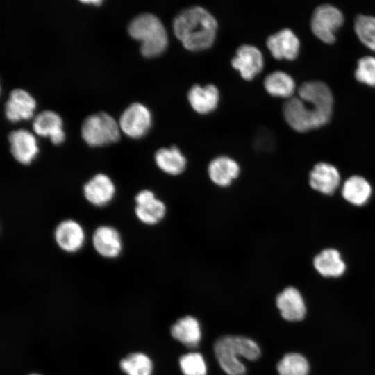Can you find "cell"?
I'll return each instance as SVG.
<instances>
[{
	"mask_svg": "<svg viewBox=\"0 0 375 375\" xmlns=\"http://www.w3.org/2000/svg\"><path fill=\"white\" fill-rule=\"evenodd\" d=\"M333 97L329 87L319 81H309L298 89V97L283 106L288 124L298 132H306L327 124L332 115Z\"/></svg>",
	"mask_w": 375,
	"mask_h": 375,
	"instance_id": "cell-1",
	"label": "cell"
},
{
	"mask_svg": "<svg viewBox=\"0 0 375 375\" xmlns=\"http://www.w3.org/2000/svg\"><path fill=\"white\" fill-rule=\"evenodd\" d=\"M174 32L183 45L190 51H200L214 42L217 22L204 8L193 6L181 10L173 22Z\"/></svg>",
	"mask_w": 375,
	"mask_h": 375,
	"instance_id": "cell-2",
	"label": "cell"
},
{
	"mask_svg": "<svg viewBox=\"0 0 375 375\" xmlns=\"http://www.w3.org/2000/svg\"><path fill=\"white\" fill-rule=\"evenodd\" d=\"M128 31L133 38L140 41V51L144 57H156L167 49L168 37L166 29L160 19L151 13L136 16L130 22Z\"/></svg>",
	"mask_w": 375,
	"mask_h": 375,
	"instance_id": "cell-3",
	"label": "cell"
},
{
	"mask_svg": "<svg viewBox=\"0 0 375 375\" xmlns=\"http://www.w3.org/2000/svg\"><path fill=\"white\" fill-rule=\"evenodd\" d=\"M119 124L109 114L100 112L88 116L81 126V135L91 147H101L119 140Z\"/></svg>",
	"mask_w": 375,
	"mask_h": 375,
	"instance_id": "cell-4",
	"label": "cell"
},
{
	"mask_svg": "<svg viewBox=\"0 0 375 375\" xmlns=\"http://www.w3.org/2000/svg\"><path fill=\"white\" fill-rule=\"evenodd\" d=\"M342 12L331 4L317 6L311 17L310 27L314 35L327 44L335 42V32L343 24Z\"/></svg>",
	"mask_w": 375,
	"mask_h": 375,
	"instance_id": "cell-5",
	"label": "cell"
},
{
	"mask_svg": "<svg viewBox=\"0 0 375 375\" xmlns=\"http://www.w3.org/2000/svg\"><path fill=\"white\" fill-rule=\"evenodd\" d=\"M215 357L222 369L228 375H244L246 367L240 356L235 335H226L217 338L213 345Z\"/></svg>",
	"mask_w": 375,
	"mask_h": 375,
	"instance_id": "cell-6",
	"label": "cell"
},
{
	"mask_svg": "<svg viewBox=\"0 0 375 375\" xmlns=\"http://www.w3.org/2000/svg\"><path fill=\"white\" fill-rule=\"evenodd\" d=\"M152 123L150 110L143 104L133 103L122 112L119 121L120 129L130 138H140L149 131Z\"/></svg>",
	"mask_w": 375,
	"mask_h": 375,
	"instance_id": "cell-7",
	"label": "cell"
},
{
	"mask_svg": "<svg viewBox=\"0 0 375 375\" xmlns=\"http://www.w3.org/2000/svg\"><path fill=\"white\" fill-rule=\"evenodd\" d=\"M340 182L339 170L327 162L316 163L308 174V184L311 189L326 196L334 194Z\"/></svg>",
	"mask_w": 375,
	"mask_h": 375,
	"instance_id": "cell-8",
	"label": "cell"
},
{
	"mask_svg": "<svg viewBox=\"0 0 375 375\" xmlns=\"http://www.w3.org/2000/svg\"><path fill=\"white\" fill-rule=\"evenodd\" d=\"M135 213L138 219L147 225H155L160 222L166 215L165 203L157 198L150 190L140 191L135 198Z\"/></svg>",
	"mask_w": 375,
	"mask_h": 375,
	"instance_id": "cell-9",
	"label": "cell"
},
{
	"mask_svg": "<svg viewBox=\"0 0 375 375\" xmlns=\"http://www.w3.org/2000/svg\"><path fill=\"white\" fill-rule=\"evenodd\" d=\"M241 172L240 164L233 158L220 155L212 159L207 167L210 181L219 188H227L238 178Z\"/></svg>",
	"mask_w": 375,
	"mask_h": 375,
	"instance_id": "cell-10",
	"label": "cell"
},
{
	"mask_svg": "<svg viewBox=\"0 0 375 375\" xmlns=\"http://www.w3.org/2000/svg\"><path fill=\"white\" fill-rule=\"evenodd\" d=\"M231 64L243 78L251 80L262 69L264 60L261 51L256 47L242 44L237 49Z\"/></svg>",
	"mask_w": 375,
	"mask_h": 375,
	"instance_id": "cell-11",
	"label": "cell"
},
{
	"mask_svg": "<svg viewBox=\"0 0 375 375\" xmlns=\"http://www.w3.org/2000/svg\"><path fill=\"white\" fill-rule=\"evenodd\" d=\"M267 47L276 59H295L299 52L300 42L289 28L282 29L268 37Z\"/></svg>",
	"mask_w": 375,
	"mask_h": 375,
	"instance_id": "cell-12",
	"label": "cell"
},
{
	"mask_svg": "<svg viewBox=\"0 0 375 375\" xmlns=\"http://www.w3.org/2000/svg\"><path fill=\"white\" fill-rule=\"evenodd\" d=\"M8 141L10 152L15 159L23 165L30 164L39 152L35 136L26 129H19L10 133Z\"/></svg>",
	"mask_w": 375,
	"mask_h": 375,
	"instance_id": "cell-13",
	"label": "cell"
},
{
	"mask_svg": "<svg viewBox=\"0 0 375 375\" xmlns=\"http://www.w3.org/2000/svg\"><path fill=\"white\" fill-rule=\"evenodd\" d=\"M36 102L28 92L22 89H15L5 104V114L12 122L26 120L33 117Z\"/></svg>",
	"mask_w": 375,
	"mask_h": 375,
	"instance_id": "cell-14",
	"label": "cell"
},
{
	"mask_svg": "<svg viewBox=\"0 0 375 375\" xmlns=\"http://www.w3.org/2000/svg\"><path fill=\"white\" fill-rule=\"evenodd\" d=\"M276 303L283 318L288 321H299L305 317L306 308L303 297L294 287L283 289L277 295Z\"/></svg>",
	"mask_w": 375,
	"mask_h": 375,
	"instance_id": "cell-15",
	"label": "cell"
},
{
	"mask_svg": "<svg viewBox=\"0 0 375 375\" xmlns=\"http://www.w3.org/2000/svg\"><path fill=\"white\" fill-rule=\"evenodd\" d=\"M83 193L90 203L103 206L112 199L115 186L109 176L104 174H97L85 184Z\"/></svg>",
	"mask_w": 375,
	"mask_h": 375,
	"instance_id": "cell-16",
	"label": "cell"
},
{
	"mask_svg": "<svg viewBox=\"0 0 375 375\" xmlns=\"http://www.w3.org/2000/svg\"><path fill=\"white\" fill-rule=\"evenodd\" d=\"M54 235L59 247L68 253L78 251L85 241V233L82 226L72 219L61 222L57 226Z\"/></svg>",
	"mask_w": 375,
	"mask_h": 375,
	"instance_id": "cell-17",
	"label": "cell"
},
{
	"mask_svg": "<svg viewBox=\"0 0 375 375\" xmlns=\"http://www.w3.org/2000/svg\"><path fill=\"white\" fill-rule=\"evenodd\" d=\"M315 269L324 277L338 278L346 271V263L340 252L335 248H325L312 259Z\"/></svg>",
	"mask_w": 375,
	"mask_h": 375,
	"instance_id": "cell-18",
	"label": "cell"
},
{
	"mask_svg": "<svg viewBox=\"0 0 375 375\" xmlns=\"http://www.w3.org/2000/svg\"><path fill=\"white\" fill-rule=\"evenodd\" d=\"M33 128L36 134L42 137H49L54 144H61L65 138L60 117L51 110H44L33 119Z\"/></svg>",
	"mask_w": 375,
	"mask_h": 375,
	"instance_id": "cell-19",
	"label": "cell"
},
{
	"mask_svg": "<svg viewBox=\"0 0 375 375\" xmlns=\"http://www.w3.org/2000/svg\"><path fill=\"white\" fill-rule=\"evenodd\" d=\"M92 244L96 251L101 256L112 258L119 255L122 242L119 232L108 226L98 227L92 235Z\"/></svg>",
	"mask_w": 375,
	"mask_h": 375,
	"instance_id": "cell-20",
	"label": "cell"
},
{
	"mask_svg": "<svg viewBox=\"0 0 375 375\" xmlns=\"http://www.w3.org/2000/svg\"><path fill=\"white\" fill-rule=\"evenodd\" d=\"M341 195L349 204L361 207L372 195V187L366 178L354 174L347 178L341 188Z\"/></svg>",
	"mask_w": 375,
	"mask_h": 375,
	"instance_id": "cell-21",
	"label": "cell"
},
{
	"mask_svg": "<svg viewBox=\"0 0 375 375\" xmlns=\"http://www.w3.org/2000/svg\"><path fill=\"white\" fill-rule=\"evenodd\" d=\"M154 158L156 165L160 170L169 176H179L187 167V159L176 146L158 149Z\"/></svg>",
	"mask_w": 375,
	"mask_h": 375,
	"instance_id": "cell-22",
	"label": "cell"
},
{
	"mask_svg": "<svg viewBox=\"0 0 375 375\" xmlns=\"http://www.w3.org/2000/svg\"><path fill=\"white\" fill-rule=\"evenodd\" d=\"M170 333L176 340L188 348L198 347L202 336L199 322L191 315L178 319L171 326Z\"/></svg>",
	"mask_w": 375,
	"mask_h": 375,
	"instance_id": "cell-23",
	"label": "cell"
},
{
	"mask_svg": "<svg viewBox=\"0 0 375 375\" xmlns=\"http://www.w3.org/2000/svg\"><path fill=\"white\" fill-rule=\"evenodd\" d=\"M219 93L212 84L204 86L193 85L188 93V99L192 108L199 113L206 114L214 110L218 104Z\"/></svg>",
	"mask_w": 375,
	"mask_h": 375,
	"instance_id": "cell-24",
	"label": "cell"
},
{
	"mask_svg": "<svg viewBox=\"0 0 375 375\" xmlns=\"http://www.w3.org/2000/svg\"><path fill=\"white\" fill-rule=\"evenodd\" d=\"M266 91L272 96L292 97L296 85L293 78L283 71H274L264 80Z\"/></svg>",
	"mask_w": 375,
	"mask_h": 375,
	"instance_id": "cell-25",
	"label": "cell"
},
{
	"mask_svg": "<svg viewBox=\"0 0 375 375\" xmlns=\"http://www.w3.org/2000/svg\"><path fill=\"white\" fill-rule=\"evenodd\" d=\"M120 367L128 375H151L153 362L146 354L137 352L123 358L120 361Z\"/></svg>",
	"mask_w": 375,
	"mask_h": 375,
	"instance_id": "cell-26",
	"label": "cell"
},
{
	"mask_svg": "<svg viewBox=\"0 0 375 375\" xmlns=\"http://www.w3.org/2000/svg\"><path fill=\"white\" fill-rule=\"evenodd\" d=\"M279 375H308L309 364L304 356L297 353L285 354L277 364Z\"/></svg>",
	"mask_w": 375,
	"mask_h": 375,
	"instance_id": "cell-27",
	"label": "cell"
},
{
	"mask_svg": "<svg viewBox=\"0 0 375 375\" xmlns=\"http://www.w3.org/2000/svg\"><path fill=\"white\" fill-rule=\"evenodd\" d=\"M354 29L360 42L375 51V17L358 15L355 20Z\"/></svg>",
	"mask_w": 375,
	"mask_h": 375,
	"instance_id": "cell-28",
	"label": "cell"
},
{
	"mask_svg": "<svg viewBox=\"0 0 375 375\" xmlns=\"http://www.w3.org/2000/svg\"><path fill=\"white\" fill-rule=\"evenodd\" d=\"M183 375H207V365L203 355L199 352H189L178 360Z\"/></svg>",
	"mask_w": 375,
	"mask_h": 375,
	"instance_id": "cell-29",
	"label": "cell"
},
{
	"mask_svg": "<svg viewBox=\"0 0 375 375\" xmlns=\"http://www.w3.org/2000/svg\"><path fill=\"white\" fill-rule=\"evenodd\" d=\"M355 77L360 83L369 86H375V57L365 56L357 62Z\"/></svg>",
	"mask_w": 375,
	"mask_h": 375,
	"instance_id": "cell-30",
	"label": "cell"
},
{
	"mask_svg": "<svg viewBox=\"0 0 375 375\" xmlns=\"http://www.w3.org/2000/svg\"><path fill=\"white\" fill-rule=\"evenodd\" d=\"M235 337L241 357L252 361L260 358L261 351L256 341L243 335H235Z\"/></svg>",
	"mask_w": 375,
	"mask_h": 375,
	"instance_id": "cell-31",
	"label": "cell"
},
{
	"mask_svg": "<svg viewBox=\"0 0 375 375\" xmlns=\"http://www.w3.org/2000/svg\"><path fill=\"white\" fill-rule=\"evenodd\" d=\"M81 2L84 3L94 4L95 6H99L102 3V1L90 0V1H81Z\"/></svg>",
	"mask_w": 375,
	"mask_h": 375,
	"instance_id": "cell-32",
	"label": "cell"
},
{
	"mask_svg": "<svg viewBox=\"0 0 375 375\" xmlns=\"http://www.w3.org/2000/svg\"><path fill=\"white\" fill-rule=\"evenodd\" d=\"M31 375H40V374H32Z\"/></svg>",
	"mask_w": 375,
	"mask_h": 375,
	"instance_id": "cell-33",
	"label": "cell"
}]
</instances>
